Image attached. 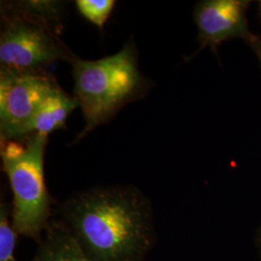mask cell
Masks as SVG:
<instances>
[{"mask_svg":"<svg viewBox=\"0 0 261 261\" xmlns=\"http://www.w3.org/2000/svg\"><path fill=\"white\" fill-rule=\"evenodd\" d=\"M250 0H203L196 5L194 19L201 47H210L218 56V48L225 41L242 38L246 42L252 36L247 19ZM197 51V53H198Z\"/></svg>","mask_w":261,"mask_h":261,"instance_id":"8992f818","label":"cell"},{"mask_svg":"<svg viewBox=\"0 0 261 261\" xmlns=\"http://www.w3.org/2000/svg\"><path fill=\"white\" fill-rule=\"evenodd\" d=\"M47 136L34 134L25 147L2 143L3 169L13 194L12 224L19 234L40 241L50 223V197L47 193L44 155Z\"/></svg>","mask_w":261,"mask_h":261,"instance_id":"3957f363","label":"cell"},{"mask_svg":"<svg viewBox=\"0 0 261 261\" xmlns=\"http://www.w3.org/2000/svg\"><path fill=\"white\" fill-rule=\"evenodd\" d=\"M259 11H260V15H261V1H259Z\"/></svg>","mask_w":261,"mask_h":261,"instance_id":"5bb4252c","label":"cell"},{"mask_svg":"<svg viewBox=\"0 0 261 261\" xmlns=\"http://www.w3.org/2000/svg\"><path fill=\"white\" fill-rule=\"evenodd\" d=\"M247 43L252 47L253 53L259 60L261 65V35L252 34V36L247 41Z\"/></svg>","mask_w":261,"mask_h":261,"instance_id":"7c38bea8","label":"cell"},{"mask_svg":"<svg viewBox=\"0 0 261 261\" xmlns=\"http://www.w3.org/2000/svg\"><path fill=\"white\" fill-rule=\"evenodd\" d=\"M19 234L11 220V208L6 201L0 204V261H19L16 257V243Z\"/></svg>","mask_w":261,"mask_h":261,"instance_id":"30bf717a","label":"cell"},{"mask_svg":"<svg viewBox=\"0 0 261 261\" xmlns=\"http://www.w3.org/2000/svg\"><path fill=\"white\" fill-rule=\"evenodd\" d=\"M58 84L43 70L0 72V136L7 142L29 135L39 107Z\"/></svg>","mask_w":261,"mask_h":261,"instance_id":"5b68a950","label":"cell"},{"mask_svg":"<svg viewBox=\"0 0 261 261\" xmlns=\"http://www.w3.org/2000/svg\"><path fill=\"white\" fill-rule=\"evenodd\" d=\"M76 8L81 15L99 28H103L110 17L115 1L113 0H77Z\"/></svg>","mask_w":261,"mask_h":261,"instance_id":"8fae6325","label":"cell"},{"mask_svg":"<svg viewBox=\"0 0 261 261\" xmlns=\"http://www.w3.org/2000/svg\"><path fill=\"white\" fill-rule=\"evenodd\" d=\"M59 220L92 261H145L156 241L152 203L132 185L77 192L60 207Z\"/></svg>","mask_w":261,"mask_h":261,"instance_id":"6da1fadb","label":"cell"},{"mask_svg":"<svg viewBox=\"0 0 261 261\" xmlns=\"http://www.w3.org/2000/svg\"><path fill=\"white\" fill-rule=\"evenodd\" d=\"M75 99L84 113L82 140L98 126L111 120L122 108L142 98L151 87L140 72L134 43L98 60L73 61Z\"/></svg>","mask_w":261,"mask_h":261,"instance_id":"7a4b0ae2","label":"cell"},{"mask_svg":"<svg viewBox=\"0 0 261 261\" xmlns=\"http://www.w3.org/2000/svg\"><path fill=\"white\" fill-rule=\"evenodd\" d=\"M79 106L76 100L65 93L59 85L47 95L39 107L29 128L30 134H48L65 128L69 115Z\"/></svg>","mask_w":261,"mask_h":261,"instance_id":"ba28073f","label":"cell"},{"mask_svg":"<svg viewBox=\"0 0 261 261\" xmlns=\"http://www.w3.org/2000/svg\"><path fill=\"white\" fill-rule=\"evenodd\" d=\"M3 15L29 19L54 32L58 31L64 13L60 1H17L2 5Z\"/></svg>","mask_w":261,"mask_h":261,"instance_id":"9c48e42d","label":"cell"},{"mask_svg":"<svg viewBox=\"0 0 261 261\" xmlns=\"http://www.w3.org/2000/svg\"><path fill=\"white\" fill-rule=\"evenodd\" d=\"M31 261H92L82 250L65 224L54 219L47 225Z\"/></svg>","mask_w":261,"mask_h":261,"instance_id":"52a82bcc","label":"cell"},{"mask_svg":"<svg viewBox=\"0 0 261 261\" xmlns=\"http://www.w3.org/2000/svg\"><path fill=\"white\" fill-rule=\"evenodd\" d=\"M4 19L0 36L2 69L42 70L57 60L73 63L76 58L54 31L20 17L4 15Z\"/></svg>","mask_w":261,"mask_h":261,"instance_id":"277c9868","label":"cell"},{"mask_svg":"<svg viewBox=\"0 0 261 261\" xmlns=\"http://www.w3.org/2000/svg\"><path fill=\"white\" fill-rule=\"evenodd\" d=\"M256 242H257V246L259 248V252H261V226L259 230H258L257 236H256Z\"/></svg>","mask_w":261,"mask_h":261,"instance_id":"4fadbf2b","label":"cell"}]
</instances>
